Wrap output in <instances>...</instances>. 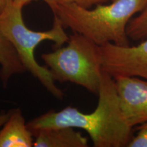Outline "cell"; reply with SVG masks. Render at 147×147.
Returning <instances> with one entry per match:
<instances>
[{
  "mask_svg": "<svg viewBox=\"0 0 147 147\" xmlns=\"http://www.w3.org/2000/svg\"><path fill=\"white\" fill-rule=\"evenodd\" d=\"M33 1H36V0H13V3L18 5H21L22 7H24L28 3H31ZM44 2H45L47 4L49 5V8L51 9L53 13L55 12L57 8L58 3L57 2L56 0H42Z\"/></svg>",
  "mask_w": 147,
  "mask_h": 147,
  "instance_id": "13",
  "label": "cell"
},
{
  "mask_svg": "<svg viewBox=\"0 0 147 147\" xmlns=\"http://www.w3.org/2000/svg\"><path fill=\"white\" fill-rule=\"evenodd\" d=\"M9 116H10V110L7 113L3 112V113H0V129L2 127V126L8 120Z\"/></svg>",
  "mask_w": 147,
  "mask_h": 147,
  "instance_id": "15",
  "label": "cell"
},
{
  "mask_svg": "<svg viewBox=\"0 0 147 147\" xmlns=\"http://www.w3.org/2000/svg\"><path fill=\"white\" fill-rule=\"evenodd\" d=\"M58 4H76L84 8H91L93 5L104 3L109 0H56Z\"/></svg>",
  "mask_w": 147,
  "mask_h": 147,
  "instance_id": "12",
  "label": "cell"
},
{
  "mask_svg": "<svg viewBox=\"0 0 147 147\" xmlns=\"http://www.w3.org/2000/svg\"><path fill=\"white\" fill-rule=\"evenodd\" d=\"M15 48L0 26V80L5 88L14 75L25 72Z\"/></svg>",
  "mask_w": 147,
  "mask_h": 147,
  "instance_id": "9",
  "label": "cell"
},
{
  "mask_svg": "<svg viewBox=\"0 0 147 147\" xmlns=\"http://www.w3.org/2000/svg\"><path fill=\"white\" fill-rule=\"evenodd\" d=\"M13 0H0V14L3 13L8 7L12 4Z\"/></svg>",
  "mask_w": 147,
  "mask_h": 147,
  "instance_id": "14",
  "label": "cell"
},
{
  "mask_svg": "<svg viewBox=\"0 0 147 147\" xmlns=\"http://www.w3.org/2000/svg\"><path fill=\"white\" fill-rule=\"evenodd\" d=\"M75 128L61 127L41 129L34 134L35 147H87V138Z\"/></svg>",
  "mask_w": 147,
  "mask_h": 147,
  "instance_id": "8",
  "label": "cell"
},
{
  "mask_svg": "<svg viewBox=\"0 0 147 147\" xmlns=\"http://www.w3.org/2000/svg\"><path fill=\"white\" fill-rule=\"evenodd\" d=\"M146 4L147 0H112L109 4H98L93 9L73 3L58 4L53 14L65 29L83 35L97 45L113 43L127 47L130 45L128 24Z\"/></svg>",
  "mask_w": 147,
  "mask_h": 147,
  "instance_id": "2",
  "label": "cell"
},
{
  "mask_svg": "<svg viewBox=\"0 0 147 147\" xmlns=\"http://www.w3.org/2000/svg\"><path fill=\"white\" fill-rule=\"evenodd\" d=\"M115 79L121 112L132 127L147 123V79L117 76Z\"/></svg>",
  "mask_w": 147,
  "mask_h": 147,
  "instance_id": "6",
  "label": "cell"
},
{
  "mask_svg": "<svg viewBox=\"0 0 147 147\" xmlns=\"http://www.w3.org/2000/svg\"><path fill=\"white\" fill-rule=\"evenodd\" d=\"M127 147H147V123L141 125L136 136H133Z\"/></svg>",
  "mask_w": 147,
  "mask_h": 147,
  "instance_id": "11",
  "label": "cell"
},
{
  "mask_svg": "<svg viewBox=\"0 0 147 147\" xmlns=\"http://www.w3.org/2000/svg\"><path fill=\"white\" fill-rule=\"evenodd\" d=\"M127 34L129 40L134 41H142L147 38V4L129 21Z\"/></svg>",
  "mask_w": 147,
  "mask_h": 147,
  "instance_id": "10",
  "label": "cell"
},
{
  "mask_svg": "<svg viewBox=\"0 0 147 147\" xmlns=\"http://www.w3.org/2000/svg\"><path fill=\"white\" fill-rule=\"evenodd\" d=\"M103 71L113 78L136 76L147 79V38L135 46L113 43L100 46Z\"/></svg>",
  "mask_w": 147,
  "mask_h": 147,
  "instance_id": "5",
  "label": "cell"
},
{
  "mask_svg": "<svg viewBox=\"0 0 147 147\" xmlns=\"http://www.w3.org/2000/svg\"><path fill=\"white\" fill-rule=\"evenodd\" d=\"M97 95V105L91 113L71 106L59 111L51 110L29 121V129L34 135L45 129L79 128L87 132L95 147H127L134 128L121 112L115 79L104 71Z\"/></svg>",
  "mask_w": 147,
  "mask_h": 147,
  "instance_id": "1",
  "label": "cell"
},
{
  "mask_svg": "<svg viewBox=\"0 0 147 147\" xmlns=\"http://www.w3.org/2000/svg\"><path fill=\"white\" fill-rule=\"evenodd\" d=\"M34 137L21 110H10L8 120L0 129V147H32Z\"/></svg>",
  "mask_w": 147,
  "mask_h": 147,
  "instance_id": "7",
  "label": "cell"
},
{
  "mask_svg": "<svg viewBox=\"0 0 147 147\" xmlns=\"http://www.w3.org/2000/svg\"><path fill=\"white\" fill-rule=\"evenodd\" d=\"M53 78L69 82L97 95L103 74L100 46L83 35L73 32L67 45L42 55Z\"/></svg>",
  "mask_w": 147,
  "mask_h": 147,
  "instance_id": "4",
  "label": "cell"
},
{
  "mask_svg": "<svg viewBox=\"0 0 147 147\" xmlns=\"http://www.w3.org/2000/svg\"><path fill=\"white\" fill-rule=\"evenodd\" d=\"M23 8V7L13 3L8 7L0 14L1 28L15 48L26 71L36 78L53 96L62 100L65 93L56 85L49 68L37 62L34 52L41 42L47 40L54 42L55 49L63 47L69 39L65 28L59 18L54 15L51 29L45 32L33 31L24 23Z\"/></svg>",
  "mask_w": 147,
  "mask_h": 147,
  "instance_id": "3",
  "label": "cell"
}]
</instances>
